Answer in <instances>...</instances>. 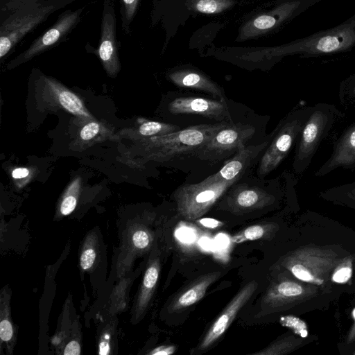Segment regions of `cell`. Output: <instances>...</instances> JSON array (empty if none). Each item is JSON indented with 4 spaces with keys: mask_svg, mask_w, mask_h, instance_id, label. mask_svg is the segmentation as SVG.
Here are the masks:
<instances>
[{
    "mask_svg": "<svg viewBox=\"0 0 355 355\" xmlns=\"http://www.w3.org/2000/svg\"><path fill=\"white\" fill-rule=\"evenodd\" d=\"M231 122L190 125L151 137L148 143L149 156L172 167L192 158L196 159L201 147L220 129Z\"/></svg>",
    "mask_w": 355,
    "mask_h": 355,
    "instance_id": "1",
    "label": "cell"
},
{
    "mask_svg": "<svg viewBox=\"0 0 355 355\" xmlns=\"http://www.w3.org/2000/svg\"><path fill=\"white\" fill-rule=\"evenodd\" d=\"M344 115L334 104L318 103L312 106L295 146L292 169L295 175L306 171L322 141Z\"/></svg>",
    "mask_w": 355,
    "mask_h": 355,
    "instance_id": "2",
    "label": "cell"
},
{
    "mask_svg": "<svg viewBox=\"0 0 355 355\" xmlns=\"http://www.w3.org/2000/svg\"><path fill=\"white\" fill-rule=\"evenodd\" d=\"M172 123L191 121V125L233 121L226 99L172 92L165 105Z\"/></svg>",
    "mask_w": 355,
    "mask_h": 355,
    "instance_id": "3",
    "label": "cell"
},
{
    "mask_svg": "<svg viewBox=\"0 0 355 355\" xmlns=\"http://www.w3.org/2000/svg\"><path fill=\"white\" fill-rule=\"evenodd\" d=\"M311 110L312 106L294 109L279 122L271 132L269 144L258 162V178L263 179L275 170L287 157L295 146Z\"/></svg>",
    "mask_w": 355,
    "mask_h": 355,
    "instance_id": "4",
    "label": "cell"
},
{
    "mask_svg": "<svg viewBox=\"0 0 355 355\" xmlns=\"http://www.w3.org/2000/svg\"><path fill=\"white\" fill-rule=\"evenodd\" d=\"M281 183L280 177L267 181L245 176L227 190L220 198L221 203L236 215L261 210L277 201Z\"/></svg>",
    "mask_w": 355,
    "mask_h": 355,
    "instance_id": "5",
    "label": "cell"
},
{
    "mask_svg": "<svg viewBox=\"0 0 355 355\" xmlns=\"http://www.w3.org/2000/svg\"><path fill=\"white\" fill-rule=\"evenodd\" d=\"M235 182L203 180L198 183L180 185L173 194L178 214L188 220L201 218Z\"/></svg>",
    "mask_w": 355,
    "mask_h": 355,
    "instance_id": "6",
    "label": "cell"
},
{
    "mask_svg": "<svg viewBox=\"0 0 355 355\" xmlns=\"http://www.w3.org/2000/svg\"><path fill=\"white\" fill-rule=\"evenodd\" d=\"M256 132V127L251 123L232 121L220 129L201 147L196 159L214 164L227 159L249 145Z\"/></svg>",
    "mask_w": 355,
    "mask_h": 355,
    "instance_id": "7",
    "label": "cell"
},
{
    "mask_svg": "<svg viewBox=\"0 0 355 355\" xmlns=\"http://www.w3.org/2000/svg\"><path fill=\"white\" fill-rule=\"evenodd\" d=\"M272 134L259 144H249L227 159L224 165L215 173L207 177V182H237L248 175L258 162L269 144Z\"/></svg>",
    "mask_w": 355,
    "mask_h": 355,
    "instance_id": "8",
    "label": "cell"
},
{
    "mask_svg": "<svg viewBox=\"0 0 355 355\" xmlns=\"http://www.w3.org/2000/svg\"><path fill=\"white\" fill-rule=\"evenodd\" d=\"M53 8L52 6L40 7L5 21L0 30V57L6 55L26 33L42 22Z\"/></svg>",
    "mask_w": 355,
    "mask_h": 355,
    "instance_id": "9",
    "label": "cell"
},
{
    "mask_svg": "<svg viewBox=\"0 0 355 355\" xmlns=\"http://www.w3.org/2000/svg\"><path fill=\"white\" fill-rule=\"evenodd\" d=\"M354 42V29L349 26H344L298 44L297 47L286 48L281 50V52L282 54L300 52L311 55L331 53L344 50Z\"/></svg>",
    "mask_w": 355,
    "mask_h": 355,
    "instance_id": "10",
    "label": "cell"
},
{
    "mask_svg": "<svg viewBox=\"0 0 355 355\" xmlns=\"http://www.w3.org/2000/svg\"><path fill=\"white\" fill-rule=\"evenodd\" d=\"M257 288V283L252 281L236 293L210 327L199 346L200 350L203 351L211 347L225 333L239 311L252 296Z\"/></svg>",
    "mask_w": 355,
    "mask_h": 355,
    "instance_id": "11",
    "label": "cell"
},
{
    "mask_svg": "<svg viewBox=\"0 0 355 355\" xmlns=\"http://www.w3.org/2000/svg\"><path fill=\"white\" fill-rule=\"evenodd\" d=\"M338 168L355 170V121L343 131L334 143L330 156L314 175L323 177Z\"/></svg>",
    "mask_w": 355,
    "mask_h": 355,
    "instance_id": "12",
    "label": "cell"
},
{
    "mask_svg": "<svg viewBox=\"0 0 355 355\" xmlns=\"http://www.w3.org/2000/svg\"><path fill=\"white\" fill-rule=\"evenodd\" d=\"M82 9L67 11L62 14L56 23L43 35L35 40L30 47L17 59L22 62L46 51L65 36L78 23Z\"/></svg>",
    "mask_w": 355,
    "mask_h": 355,
    "instance_id": "13",
    "label": "cell"
},
{
    "mask_svg": "<svg viewBox=\"0 0 355 355\" xmlns=\"http://www.w3.org/2000/svg\"><path fill=\"white\" fill-rule=\"evenodd\" d=\"M300 4V1L285 3L268 13L252 19L241 28L239 39L244 40L266 33L290 17Z\"/></svg>",
    "mask_w": 355,
    "mask_h": 355,
    "instance_id": "14",
    "label": "cell"
},
{
    "mask_svg": "<svg viewBox=\"0 0 355 355\" xmlns=\"http://www.w3.org/2000/svg\"><path fill=\"white\" fill-rule=\"evenodd\" d=\"M98 55L109 73L118 71L119 64L116 40V20L114 10L110 7H105L103 15Z\"/></svg>",
    "mask_w": 355,
    "mask_h": 355,
    "instance_id": "15",
    "label": "cell"
},
{
    "mask_svg": "<svg viewBox=\"0 0 355 355\" xmlns=\"http://www.w3.org/2000/svg\"><path fill=\"white\" fill-rule=\"evenodd\" d=\"M175 86L202 92L218 99H226L222 87L201 71L191 68H182L172 71L168 75Z\"/></svg>",
    "mask_w": 355,
    "mask_h": 355,
    "instance_id": "16",
    "label": "cell"
},
{
    "mask_svg": "<svg viewBox=\"0 0 355 355\" xmlns=\"http://www.w3.org/2000/svg\"><path fill=\"white\" fill-rule=\"evenodd\" d=\"M304 288L292 280H282L272 283L266 290L261 301L263 311H272L285 306L303 294Z\"/></svg>",
    "mask_w": 355,
    "mask_h": 355,
    "instance_id": "17",
    "label": "cell"
},
{
    "mask_svg": "<svg viewBox=\"0 0 355 355\" xmlns=\"http://www.w3.org/2000/svg\"><path fill=\"white\" fill-rule=\"evenodd\" d=\"M218 277V273L207 274L193 284L180 295L171 306V311H176L193 305L202 299L209 286Z\"/></svg>",
    "mask_w": 355,
    "mask_h": 355,
    "instance_id": "18",
    "label": "cell"
},
{
    "mask_svg": "<svg viewBox=\"0 0 355 355\" xmlns=\"http://www.w3.org/2000/svg\"><path fill=\"white\" fill-rule=\"evenodd\" d=\"M159 274V262L157 259L153 260L147 268L138 297L137 311L141 313L146 308L155 288Z\"/></svg>",
    "mask_w": 355,
    "mask_h": 355,
    "instance_id": "19",
    "label": "cell"
},
{
    "mask_svg": "<svg viewBox=\"0 0 355 355\" xmlns=\"http://www.w3.org/2000/svg\"><path fill=\"white\" fill-rule=\"evenodd\" d=\"M319 196L334 203L355 207V181L321 191Z\"/></svg>",
    "mask_w": 355,
    "mask_h": 355,
    "instance_id": "20",
    "label": "cell"
},
{
    "mask_svg": "<svg viewBox=\"0 0 355 355\" xmlns=\"http://www.w3.org/2000/svg\"><path fill=\"white\" fill-rule=\"evenodd\" d=\"M52 89L57 93V98L61 106L69 112L83 116H89L81 100L73 93L64 88L51 84Z\"/></svg>",
    "mask_w": 355,
    "mask_h": 355,
    "instance_id": "21",
    "label": "cell"
},
{
    "mask_svg": "<svg viewBox=\"0 0 355 355\" xmlns=\"http://www.w3.org/2000/svg\"><path fill=\"white\" fill-rule=\"evenodd\" d=\"M233 0H189L188 7L204 14H216L232 7Z\"/></svg>",
    "mask_w": 355,
    "mask_h": 355,
    "instance_id": "22",
    "label": "cell"
},
{
    "mask_svg": "<svg viewBox=\"0 0 355 355\" xmlns=\"http://www.w3.org/2000/svg\"><path fill=\"white\" fill-rule=\"evenodd\" d=\"M15 337L14 327L10 318L8 302H3L1 298L0 338L1 341L10 344Z\"/></svg>",
    "mask_w": 355,
    "mask_h": 355,
    "instance_id": "23",
    "label": "cell"
},
{
    "mask_svg": "<svg viewBox=\"0 0 355 355\" xmlns=\"http://www.w3.org/2000/svg\"><path fill=\"white\" fill-rule=\"evenodd\" d=\"M268 228L265 225H254L238 232L231 238V240L235 243L258 240L266 235Z\"/></svg>",
    "mask_w": 355,
    "mask_h": 355,
    "instance_id": "24",
    "label": "cell"
},
{
    "mask_svg": "<svg viewBox=\"0 0 355 355\" xmlns=\"http://www.w3.org/2000/svg\"><path fill=\"white\" fill-rule=\"evenodd\" d=\"M338 99L343 105L355 104V74L351 75L340 83Z\"/></svg>",
    "mask_w": 355,
    "mask_h": 355,
    "instance_id": "25",
    "label": "cell"
},
{
    "mask_svg": "<svg viewBox=\"0 0 355 355\" xmlns=\"http://www.w3.org/2000/svg\"><path fill=\"white\" fill-rule=\"evenodd\" d=\"M280 323L294 331L295 334L300 335L302 337L307 336V329L306 324L300 319L293 316L287 315L280 318Z\"/></svg>",
    "mask_w": 355,
    "mask_h": 355,
    "instance_id": "26",
    "label": "cell"
},
{
    "mask_svg": "<svg viewBox=\"0 0 355 355\" xmlns=\"http://www.w3.org/2000/svg\"><path fill=\"white\" fill-rule=\"evenodd\" d=\"M291 343L288 342L286 340H280L277 341L267 348L262 349L260 352L254 353L253 354L257 355H277V354H282L286 353L291 348V345H289Z\"/></svg>",
    "mask_w": 355,
    "mask_h": 355,
    "instance_id": "27",
    "label": "cell"
},
{
    "mask_svg": "<svg viewBox=\"0 0 355 355\" xmlns=\"http://www.w3.org/2000/svg\"><path fill=\"white\" fill-rule=\"evenodd\" d=\"M132 241L136 248L144 250L149 245L150 236L145 230L138 229L132 234Z\"/></svg>",
    "mask_w": 355,
    "mask_h": 355,
    "instance_id": "28",
    "label": "cell"
},
{
    "mask_svg": "<svg viewBox=\"0 0 355 355\" xmlns=\"http://www.w3.org/2000/svg\"><path fill=\"white\" fill-rule=\"evenodd\" d=\"M96 251L92 246H86L83 250L80 264L83 270H87L92 267L96 259Z\"/></svg>",
    "mask_w": 355,
    "mask_h": 355,
    "instance_id": "29",
    "label": "cell"
},
{
    "mask_svg": "<svg viewBox=\"0 0 355 355\" xmlns=\"http://www.w3.org/2000/svg\"><path fill=\"white\" fill-rule=\"evenodd\" d=\"M112 332L110 329H105L101 335L98 343V354L108 355L111 353Z\"/></svg>",
    "mask_w": 355,
    "mask_h": 355,
    "instance_id": "30",
    "label": "cell"
},
{
    "mask_svg": "<svg viewBox=\"0 0 355 355\" xmlns=\"http://www.w3.org/2000/svg\"><path fill=\"white\" fill-rule=\"evenodd\" d=\"M77 205V198L76 196L68 194L66 196L60 205V211L63 216L70 214L76 208Z\"/></svg>",
    "mask_w": 355,
    "mask_h": 355,
    "instance_id": "31",
    "label": "cell"
},
{
    "mask_svg": "<svg viewBox=\"0 0 355 355\" xmlns=\"http://www.w3.org/2000/svg\"><path fill=\"white\" fill-rule=\"evenodd\" d=\"M99 125L96 122H90L85 125L80 131V137L83 140L94 138L99 132Z\"/></svg>",
    "mask_w": 355,
    "mask_h": 355,
    "instance_id": "32",
    "label": "cell"
},
{
    "mask_svg": "<svg viewBox=\"0 0 355 355\" xmlns=\"http://www.w3.org/2000/svg\"><path fill=\"white\" fill-rule=\"evenodd\" d=\"M352 270L349 267L340 268L333 275V280L335 282L343 283L349 279L351 276Z\"/></svg>",
    "mask_w": 355,
    "mask_h": 355,
    "instance_id": "33",
    "label": "cell"
},
{
    "mask_svg": "<svg viewBox=\"0 0 355 355\" xmlns=\"http://www.w3.org/2000/svg\"><path fill=\"white\" fill-rule=\"evenodd\" d=\"M80 354V346L78 341L71 340L69 342L63 352L64 355H78Z\"/></svg>",
    "mask_w": 355,
    "mask_h": 355,
    "instance_id": "34",
    "label": "cell"
},
{
    "mask_svg": "<svg viewBox=\"0 0 355 355\" xmlns=\"http://www.w3.org/2000/svg\"><path fill=\"white\" fill-rule=\"evenodd\" d=\"M123 1L125 6L126 18L130 19L135 12L139 0H123Z\"/></svg>",
    "mask_w": 355,
    "mask_h": 355,
    "instance_id": "35",
    "label": "cell"
},
{
    "mask_svg": "<svg viewBox=\"0 0 355 355\" xmlns=\"http://www.w3.org/2000/svg\"><path fill=\"white\" fill-rule=\"evenodd\" d=\"M175 351L174 346H160L153 349L149 354L152 355H170L173 354Z\"/></svg>",
    "mask_w": 355,
    "mask_h": 355,
    "instance_id": "36",
    "label": "cell"
},
{
    "mask_svg": "<svg viewBox=\"0 0 355 355\" xmlns=\"http://www.w3.org/2000/svg\"><path fill=\"white\" fill-rule=\"evenodd\" d=\"M197 222L200 225L208 228H216L223 225L222 222L214 218H200L197 220Z\"/></svg>",
    "mask_w": 355,
    "mask_h": 355,
    "instance_id": "37",
    "label": "cell"
},
{
    "mask_svg": "<svg viewBox=\"0 0 355 355\" xmlns=\"http://www.w3.org/2000/svg\"><path fill=\"white\" fill-rule=\"evenodd\" d=\"M29 171L26 168H17L12 171V177L15 179L26 178L28 175Z\"/></svg>",
    "mask_w": 355,
    "mask_h": 355,
    "instance_id": "38",
    "label": "cell"
},
{
    "mask_svg": "<svg viewBox=\"0 0 355 355\" xmlns=\"http://www.w3.org/2000/svg\"><path fill=\"white\" fill-rule=\"evenodd\" d=\"M354 316L355 318V310L354 311Z\"/></svg>",
    "mask_w": 355,
    "mask_h": 355,
    "instance_id": "39",
    "label": "cell"
}]
</instances>
